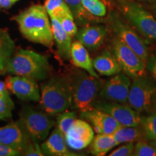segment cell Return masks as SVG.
Masks as SVG:
<instances>
[{
  "instance_id": "obj_1",
  "label": "cell",
  "mask_w": 156,
  "mask_h": 156,
  "mask_svg": "<svg viewBox=\"0 0 156 156\" xmlns=\"http://www.w3.org/2000/svg\"><path fill=\"white\" fill-rule=\"evenodd\" d=\"M21 34L31 42L52 48L54 44L51 25L44 6L35 5L13 17Z\"/></svg>"
},
{
  "instance_id": "obj_2",
  "label": "cell",
  "mask_w": 156,
  "mask_h": 156,
  "mask_svg": "<svg viewBox=\"0 0 156 156\" xmlns=\"http://www.w3.org/2000/svg\"><path fill=\"white\" fill-rule=\"evenodd\" d=\"M50 66L48 58L30 49L15 51L6 65L5 74L20 75L38 82L49 75Z\"/></svg>"
},
{
  "instance_id": "obj_3",
  "label": "cell",
  "mask_w": 156,
  "mask_h": 156,
  "mask_svg": "<svg viewBox=\"0 0 156 156\" xmlns=\"http://www.w3.org/2000/svg\"><path fill=\"white\" fill-rule=\"evenodd\" d=\"M71 88L73 106L80 112L93 108L103 81L82 69H74L67 75Z\"/></svg>"
},
{
  "instance_id": "obj_4",
  "label": "cell",
  "mask_w": 156,
  "mask_h": 156,
  "mask_svg": "<svg viewBox=\"0 0 156 156\" xmlns=\"http://www.w3.org/2000/svg\"><path fill=\"white\" fill-rule=\"evenodd\" d=\"M41 108L54 116L73 107V98L67 75L52 76L44 83L39 99Z\"/></svg>"
},
{
  "instance_id": "obj_5",
  "label": "cell",
  "mask_w": 156,
  "mask_h": 156,
  "mask_svg": "<svg viewBox=\"0 0 156 156\" xmlns=\"http://www.w3.org/2000/svg\"><path fill=\"white\" fill-rule=\"evenodd\" d=\"M156 94V83L153 79L143 75L134 77L129 92L127 104L141 114L152 111L153 98Z\"/></svg>"
},
{
  "instance_id": "obj_6",
  "label": "cell",
  "mask_w": 156,
  "mask_h": 156,
  "mask_svg": "<svg viewBox=\"0 0 156 156\" xmlns=\"http://www.w3.org/2000/svg\"><path fill=\"white\" fill-rule=\"evenodd\" d=\"M51 115L37 112L29 106H25L20 113V121L33 141L41 142L47 138L55 124Z\"/></svg>"
},
{
  "instance_id": "obj_7",
  "label": "cell",
  "mask_w": 156,
  "mask_h": 156,
  "mask_svg": "<svg viewBox=\"0 0 156 156\" xmlns=\"http://www.w3.org/2000/svg\"><path fill=\"white\" fill-rule=\"evenodd\" d=\"M112 53L122 69L129 77L134 78L145 75L146 64L117 36L113 40Z\"/></svg>"
},
{
  "instance_id": "obj_8",
  "label": "cell",
  "mask_w": 156,
  "mask_h": 156,
  "mask_svg": "<svg viewBox=\"0 0 156 156\" xmlns=\"http://www.w3.org/2000/svg\"><path fill=\"white\" fill-rule=\"evenodd\" d=\"M124 15L142 36L156 41V18L142 6L129 3L124 7Z\"/></svg>"
},
{
  "instance_id": "obj_9",
  "label": "cell",
  "mask_w": 156,
  "mask_h": 156,
  "mask_svg": "<svg viewBox=\"0 0 156 156\" xmlns=\"http://www.w3.org/2000/svg\"><path fill=\"white\" fill-rule=\"evenodd\" d=\"M112 28L116 36L133 50L145 64L147 63L149 57L147 41L144 40L133 28L116 17L112 19Z\"/></svg>"
},
{
  "instance_id": "obj_10",
  "label": "cell",
  "mask_w": 156,
  "mask_h": 156,
  "mask_svg": "<svg viewBox=\"0 0 156 156\" xmlns=\"http://www.w3.org/2000/svg\"><path fill=\"white\" fill-rule=\"evenodd\" d=\"M130 78L125 73H118L103 84L99 96L102 100L110 102L127 103Z\"/></svg>"
},
{
  "instance_id": "obj_11",
  "label": "cell",
  "mask_w": 156,
  "mask_h": 156,
  "mask_svg": "<svg viewBox=\"0 0 156 156\" xmlns=\"http://www.w3.org/2000/svg\"><path fill=\"white\" fill-rule=\"evenodd\" d=\"M93 108L108 113L122 126H136L140 125L141 116L139 113L131 108L127 103H119L110 101H95Z\"/></svg>"
},
{
  "instance_id": "obj_12",
  "label": "cell",
  "mask_w": 156,
  "mask_h": 156,
  "mask_svg": "<svg viewBox=\"0 0 156 156\" xmlns=\"http://www.w3.org/2000/svg\"><path fill=\"white\" fill-rule=\"evenodd\" d=\"M66 143L70 149L80 151L90 145L94 138V131L83 119H76L64 135Z\"/></svg>"
},
{
  "instance_id": "obj_13",
  "label": "cell",
  "mask_w": 156,
  "mask_h": 156,
  "mask_svg": "<svg viewBox=\"0 0 156 156\" xmlns=\"http://www.w3.org/2000/svg\"><path fill=\"white\" fill-rule=\"evenodd\" d=\"M30 141V136L20 120L0 127V143L20 152V154Z\"/></svg>"
},
{
  "instance_id": "obj_14",
  "label": "cell",
  "mask_w": 156,
  "mask_h": 156,
  "mask_svg": "<svg viewBox=\"0 0 156 156\" xmlns=\"http://www.w3.org/2000/svg\"><path fill=\"white\" fill-rule=\"evenodd\" d=\"M6 87L18 98L24 101H38L40 91L37 82L23 76H8L5 82Z\"/></svg>"
},
{
  "instance_id": "obj_15",
  "label": "cell",
  "mask_w": 156,
  "mask_h": 156,
  "mask_svg": "<svg viewBox=\"0 0 156 156\" xmlns=\"http://www.w3.org/2000/svg\"><path fill=\"white\" fill-rule=\"evenodd\" d=\"M80 113L81 118L90 123L98 134H113L122 126L114 117L100 109L92 108Z\"/></svg>"
},
{
  "instance_id": "obj_16",
  "label": "cell",
  "mask_w": 156,
  "mask_h": 156,
  "mask_svg": "<svg viewBox=\"0 0 156 156\" xmlns=\"http://www.w3.org/2000/svg\"><path fill=\"white\" fill-rule=\"evenodd\" d=\"M108 29L103 25H85L77 31L76 39L88 50L99 48L104 43Z\"/></svg>"
},
{
  "instance_id": "obj_17",
  "label": "cell",
  "mask_w": 156,
  "mask_h": 156,
  "mask_svg": "<svg viewBox=\"0 0 156 156\" xmlns=\"http://www.w3.org/2000/svg\"><path fill=\"white\" fill-rule=\"evenodd\" d=\"M44 155L52 156H74L76 154L72 153L68 150L64 135L62 132L56 127L48 136L47 140L41 145Z\"/></svg>"
},
{
  "instance_id": "obj_18",
  "label": "cell",
  "mask_w": 156,
  "mask_h": 156,
  "mask_svg": "<svg viewBox=\"0 0 156 156\" xmlns=\"http://www.w3.org/2000/svg\"><path fill=\"white\" fill-rule=\"evenodd\" d=\"M70 60L76 67L85 70L93 77H99L93 67V60L89 55L87 49L77 40L72 43Z\"/></svg>"
},
{
  "instance_id": "obj_19",
  "label": "cell",
  "mask_w": 156,
  "mask_h": 156,
  "mask_svg": "<svg viewBox=\"0 0 156 156\" xmlns=\"http://www.w3.org/2000/svg\"><path fill=\"white\" fill-rule=\"evenodd\" d=\"M51 30L54 41L56 43L58 56L64 60L70 59V50L72 46V38L64 31L59 20L51 17Z\"/></svg>"
},
{
  "instance_id": "obj_20",
  "label": "cell",
  "mask_w": 156,
  "mask_h": 156,
  "mask_svg": "<svg viewBox=\"0 0 156 156\" xmlns=\"http://www.w3.org/2000/svg\"><path fill=\"white\" fill-rule=\"evenodd\" d=\"M93 65L96 73L107 77L114 76L122 71L114 54L107 50L93 58Z\"/></svg>"
},
{
  "instance_id": "obj_21",
  "label": "cell",
  "mask_w": 156,
  "mask_h": 156,
  "mask_svg": "<svg viewBox=\"0 0 156 156\" xmlns=\"http://www.w3.org/2000/svg\"><path fill=\"white\" fill-rule=\"evenodd\" d=\"M15 51V42L8 31L0 28V74H5L6 65Z\"/></svg>"
},
{
  "instance_id": "obj_22",
  "label": "cell",
  "mask_w": 156,
  "mask_h": 156,
  "mask_svg": "<svg viewBox=\"0 0 156 156\" xmlns=\"http://www.w3.org/2000/svg\"><path fill=\"white\" fill-rule=\"evenodd\" d=\"M119 145L112 134H98L90 143V153L93 155L103 156Z\"/></svg>"
},
{
  "instance_id": "obj_23",
  "label": "cell",
  "mask_w": 156,
  "mask_h": 156,
  "mask_svg": "<svg viewBox=\"0 0 156 156\" xmlns=\"http://www.w3.org/2000/svg\"><path fill=\"white\" fill-rule=\"evenodd\" d=\"M69 6L74 19L82 26L88 25L90 23L99 21V18L89 13L83 7L82 0H64Z\"/></svg>"
},
{
  "instance_id": "obj_24",
  "label": "cell",
  "mask_w": 156,
  "mask_h": 156,
  "mask_svg": "<svg viewBox=\"0 0 156 156\" xmlns=\"http://www.w3.org/2000/svg\"><path fill=\"white\" fill-rule=\"evenodd\" d=\"M119 145L126 142H137L144 136L143 131L140 126H121L112 134Z\"/></svg>"
},
{
  "instance_id": "obj_25",
  "label": "cell",
  "mask_w": 156,
  "mask_h": 156,
  "mask_svg": "<svg viewBox=\"0 0 156 156\" xmlns=\"http://www.w3.org/2000/svg\"><path fill=\"white\" fill-rule=\"evenodd\" d=\"M44 7L50 17H55L58 20L73 15L64 0H46Z\"/></svg>"
},
{
  "instance_id": "obj_26",
  "label": "cell",
  "mask_w": 156,
  "mask_h": 156,
  "mask_svg": "<svg viewBox=\"0 0 156 156\" xmlns=\"http://www.w3.org/2000/svg\"><path fill=\"white\" fill-rule=\"evenodd\" d=\"M140 126L144 136L148 140L156 139V112L153 110L149 114L141 116Z\"/></svg>"
},
{
  "instance_id": "obj_27",
  "label": "cell",
  "mask_w": 156,
  "mask_h": 156,
  "mask_svg": "<svg viewBox=\"0 0 156 156\" xmlns=\"http://www.w3.org/2000/svg\"><path fill=\"white\" fill-rule=\"evenodd\" d=\"M76 119H77V115L75 112H70L69 110L64 111L57 114V119H56L57 127L64 134V135H65L70 126Z\"/></svg>"
},
{
  "instance_id": "obj_28",
  "label": "cell",
  "mask_w": 156,
  "mask_h": 156,
  "mask_svg": "<svg viewBox=\"0 0 156 156\" xmlns=\"http://www.w3.org/2000/svg\"><path fill=\"white\" fill-rule=\"evenodd\" d=\"M83 7L85 9L98 17H103L106 15V6L101 0H82Z\"/></svg>"
},
{
  "instance_id": "obj_29",
  "label": "cell",
  "mask_w": 156,
  "mask_h": 156,
  "mask_svg": "<svg viewBox=\"0 0 156 156\" xmlns=\"http://www.w3.org/2000/svg\"><path fill=\"white\" fill-rule=\"evenodd\" d=\"M14 108V103L9 97V93H6L2 98H0V120L12 117V112Z\"/></svg>"
},
{
  "instance_id": "obj_30",
  "label": "cell",
  "mask_w": 156,
  "mask_h": 156,
  "mask_svg": "<svg viewBox=\"0 0 156 156\" xmlns=\"http://www.w3.org/2000/svg\"><path fill=\"white\" fill-rule=\"evenodd\" d=\"M134 156H156L155 148L145 141L139 140L134 145Z\"/></svg>"
},
{
  "instance_id": "obj_31",
  "label": "cell",
  "mask_w": 156,
  "mask_h": 156,
  "mask_svg": "<svg viewBox=\"0 0 156 156\" xmlns=\"http://www.w3.org/2000/svg\"><path fill=\"white\" fill-rule=\"evenodd\" d=\"M74 20L75 19H74L73 15H67V16L62 17V19L59 20L62 27L71 38L75 36L78 31L77 25H76Z\"/></svg>"
},
{
  "instance_id": "obj_32",
  "label": "cell",
  "mask_w": 156,
  "mask_h": 156,
  "mask_svg": "<svg viewBox=\"0 0 156 156\" xmlns=\"http://www.w3.org/2000/svg\"><path fill=\"white\" fill-rule=\"evenodd\" d=\"M134 149V142H126L112 151L109 156H132L133 155Z\"/></svg>"
},
{
  "instance_id": "obj_33",
  "label": "cell",
  "mask_w": 156,
  "mask_h": 156,
  "mask_svg": "<svg viewBox=\"0 0 156 156\" xmlns=\"http://www.w3.org/2000/svg\"><path fill=\"white\" fill-rule=\"evenodd\" d=\"M21 155H26V156H44V154L43 153L41 146L38 142L31 141L29 142V144L27 146L26 148L23 152Z\"/></svg>"
},
{
  "instance_id": "obj_34",
  "label": "cell",
  "mask_w": 156,
  "mask_h": 156,
  "mask_svg": "<svg viewBox=\"0 0 156 156\" xmlns=\"http://www.w3.org/2000/svg\"><path fill=\"white\" fill-rule=\"evenodd\" d=\"M146 68L156 83V53L149 56L146 63Z\"/></svg>"
},
{
  "instance_id": "obj_35",
  "label": "cell",
  "mask_w": 156,
  "mask_h": 156,
  "mask_svg": "<svg viewBox=\"0 0 156 156\" xmlns=\"http://www.w3.org/2000/svg\"><path fill=\"white\" fill-rule=\"evenodd\" d=\"M21 155L20 152L15 151L8 146L0 143V156H17Z\"/></svg>"
},
{
  "instance_id": "obj_36",
  "label": "cell",
  "mask_w": 156,
  "mask_h": 156,
  "mask_svg": "<svg viewBox=\"0 0 156 156\" xmlns=\"http://www.w3.org/2000/svg\"><path fill=\"white\" fill-rule=\"evenodd\" d=\"M15 3V2L13 0H0V7H1V8L8 9Z\"/></svg>"
},
{
  "instance_id": "obj_37",
  "label": "cell",
  "mask_w": 156,
  "mask_h": 156,
  "mask_svg": "<svg viewBox=\"0 0 156 156\" xmlns=\"http://www.w3.org/2000/svg\"><path fill=\"white\" fill-rule=\"evenodd\" d=\"M0 91H2L3 93L7 92V89L6 87L5 83L2 81H0Z\"/></svg>"
},
{
  "instance_id": "obj_38",
  "label": "cell",
  "mask_w": 156,
  "mask_h": 156,
  "mask_svg": "<svg viewBox=\"0 0 156 156\" xmlns=\"http://www.w3.org/2000/svg\"><path fill=\"white\" fill-rule=\"evenodd\" d=\"M152 109L156 112V94L155 95V96L153 98V106H152Z\"/></svg>"
},
{
  "instance_id": "obj_39",
  "label": "cell",
  "mask_w": 156,
  "mask_h": 156,
  "mask_svg": "<svg viewBox=\"0 0 156 156\" xmlns=\"http://www.w3.org/2000/svg\"><path fill=\"white\" fill-rule=\"evenodd\" d=\"M152 9H153L154 15H155V17L156 18V2H154L153 6H152Z\"/></svg>"
},
{
  "instance_id": "obj_40",
  "label": "cell",
  "mask_w": 156,
  "mask_h": 156,
  "mask_svg": "<svg viewBox=\"0 0 156 156\" xmlns=\"http://www.w3.org/2000/svg\"><path fill=\"white\" fill-rule=\"evenodd\" d=\"M149 142L155 148V150H156V139L155 140H150Z\"/></svg>"
},
{
  "instance_id": "obj_41",
  "label": "cell",
  "mask_w": 156,
  "mask_h": 156,
  "mask_svg": "<svg viewBox=\"0 0 156 156\" xmlns=\"http://www.w3.org/2000/svg\"><path fill=\"white\" fill-rule=\"evenodd\" d=\"M138 1L142 2H155L156 0H138Z\"/></svg>"
},
{
  "instance_id": "obj_42",
  "label": "cell",
  "mask_w": 156,
  "mask_h": 156,
  "mask_svg": "<svg viewBox=\"0 0 156 156\" xmlns=\"http://www.w3.org/2000/svg\"><path fill=\"white\" fill-rule=\"evenodd\" d=\"M8 92H6V93H3V92H2V91H0V98H2L4 95H5L6 93H7Z\"/></svg>"
},
{
  "instance_id": "obj_43",
  "label": "cell",
  "mask_w": 156,
  "mask_h": 156,
  "mask_svg": "<svg viewBox=\"0 0 156 156\" xmlns=\"http://www.w3.org/2000/svg\"><path fill=\"white\" fill-rule=\"evenodd\" d=\"M0 8H1V7H0Z\"/></svg>"
}]
</instances>
